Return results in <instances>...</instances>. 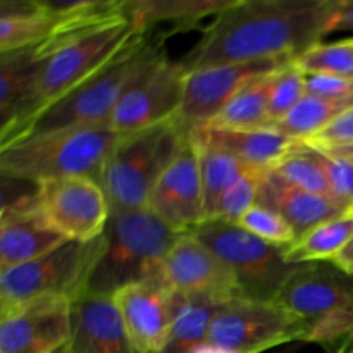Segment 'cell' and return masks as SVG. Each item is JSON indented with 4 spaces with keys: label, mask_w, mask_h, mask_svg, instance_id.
Wrapping results in <instances>:
<instances>
[{
    "label": "cell",
    "mask_w": 353,
    "mask_h": 353,
    "mask_svg": "<svg viewBox=\"0 0 353 353\" xmlns=\"http://www.w3.org/2000/svg\"><path fill=\"white\" fill-rule=\"evenodd\" d=\"M269 171L278 176V178H281L283 181L288 183V185L305 190V192L316 193V195L333 199L326 174H324L316 154H314L312 148L300 143V141H296L293 150L288 152L281 161L276 162Z\"/></svg>",
    "instance_id": "obj_30"
},
{
    "label": "cell",
    "mask_w": 353,
    "mask_h": 353,
    "mask_svg": "<svg viewBox=\"0 0 353 353\" xmlns=\"http://www.w3.org/2000/svg\"><path fill=\"white\" fill-rule=\"evenodd\" d=\"M305 92V74L293 64V61L274 74L269 92V121L271 128L281 123L300 102Z\"/></svg>",
    "instance_id": "obj_33"
},
{
    "label": "cell",
    "mask_w": 353,
    "mask_h": 353,
    "mask_svg": "<svg viewBox=\"0 0 353 353\" xmlns=\"http://www.w3.org/2000/svg\"><path fill=\"white\" fill-rule=\"evenodd\" d=\"M316 150H317V148H316ZM323 152H327V154L336 155V157H343V159H347V161L353 162V143L343 145V147L326 148V150H323Z\"/></svg>",
    "instance_id": "obj_40"
},
{
    "label": "cell",
    "mask_w": 353,
    "mask_h": 353,
    "mask_svg": "<svg viewBox=\"0 0 353 353\" xmlns=\"http://www.w3.org/2000/svg\"><path fill=\"white\" fill-rule=\"evenodd\" d=\"M38 57L33 48L0 54V124L2 131L26 114L33 97Z\"/></svg>",
    "instance_id": "obj_25"
},
{
    "label": "cell",
    "mask_w": 353,
    "mask_h": 353,
    "mask_svg": "<svg viewBox=\"0 0 353 353\" xmlns=\"http://www.w3.org/2000/svg\"><path fill=\"white\" fill-rule=\"evenodd\" d=\"M65 296H38L0 312V353H55L71 338Z\"/></svg>",
    "instance_id": "obj_14"
},
{
    "label": "cell",
    "mask_w": 353,
    "mask_h": 353,
    "mask_svg": "<svg viewBox=\"0 0 353 353\" xmlns=\"http://www.w3.org/2000/svg\"><path fill=\"white\" fill-rule=\"evenodd\" d=\"M195 134L207 143L226 150L248 168L269 171L296 145L295 140L285 137L272 128L265 130H214L199 128Z\"/></svg>",
    "instance_id": "obj_21"
},
{
    "label": "cell",
    "mask_w": 353,
    "mask_h": 353,
    "mask_svg": "<svg viewBox=\"0 0 353 353\" xmlns=\"http://www.w3.org/2000/svg\"><path fill=\"white\" fill-rule=\"evenodd\" d=\"M188 69L161 54L133 79L121 97L109 126L119 137L138 133L178 117L186 92Z\"/></svg>",
    "instance_id": "obj_11"
},
{
    "label": "cell",
    "mask_w": 353,
    "mask_h": 353,
    "mask_svg": "<svg viewBox=\"0 0 353 353\" xmlns=\"http://www.w3.org/2000/svg\"><path fill=\"white\" fill-rule=\"evenodd\" d=\"M119 134L110 126L72 128L24 138L0 148L2 176L40 183L86 176L100 183Z\"/></svg>",
    "instance_id": "obj_5"
},
{
    "label": "cell",
    "mask_w": 353,
    "mask_h": 353,
    "mask_svg": "<svg viewBox=\"0 0 353 353\" xmlns=\"http://www.w3.org/2000/svg\"><path fill=\"white\" fill-rule=\"evenodd\" d=\"M103 248V234L88 243L65 241L48 254L0 271V312L38 296L78 299L88 288Z\"/></svg>",
    "instance_id": "obj_8"
},
{
    "label": "cell",
    "mask_w": 353,
    "mask_h": 353,
    "mask_svg": "<svg viewBox=\"0 0 353 353\" xmlns=\"http://www.w3.org/2000/svg\"><path fill=\"white\" fill-rule=\"evenodd\" d=\"M148 209L179 234L193 233L205 223L200 159L192 131L186 133L178 154L159 178Z\"/></svg>",
    "instance_id": "obj_15"
},
{
    "label": "cell",
    "mask_w": 353,
    "mask_h": 353,
    "mask_svg": "<svg viewBox=\"0 0 353 353\" xmlns=\"http://www.w3.org/2000/svg\"><path fill=\"white\" fill-rule=\"evenodd\" d=\"M330 0H234L181 64L188 72L264 59H295L321 43Z\"/></svg>",
    "instance_id": "obj_1"
},
{
    "label": "cell",
    "mask_w": 353,
    "mask_h": 353,
    "mask_svg": "<svg viewBox=\"0 0 353 353\" xmlns=\"http://www.w3.org/2000/svg\"><path fill=\"white\" fill-rule=\"evenodd\" d=\"M257 203L285 217L295 230L296 240L312 228L353 210L330 196L316 195V193L288 185L271 171L265 172L262 179Z\"/></svg>",
    "instance_id": "obj_19"
},
{
    "label": "cell",
    "mask_w": 353,
    "mask_h": 353,
    "mask_svg": "<svg viewBox=\"0 0 353 353\" xmlns=\"http://www.w3.org/2000/svg\"><path fill=\"white\" fill-rule=\"evenodd\" d=\"M179 236L148 207L110 212L86 293L112 296L124 286L161 281L162 265Z\"/></svg>",
    "instance_id": "obj_3"
},
{
    "label": "cell",
    "mask_w": 353,
    "mask_h": 353,
    "mask_svg": "<svg viewBox=\"0 0 353 353\" xmlns=\"http://www.w3.org/2000/svg\"><path fill=\"white\" fill-rule=\"evenodd\" d=\"M343 341H347V343H350L352 345V347H353V333L352 334H348V336L347 338H345V340Z\"/></svg>",
    "instance_id": "obj_42"
},
{
    "label": "cell",
    "mask_w": 353,
    "mask_h": 353,
    "mask_svg": "<svg viewBox=\"0 0 353 353\" xmlns=\"http://www.w3.org/2000/svg\"><path fill=\"white\" fill-rule=\"evenodd\" d=\"M195 353H230V352H224V350H221V348L212 347V345H205V347L199 348Z\"/></svg>",
    "instance_id": "obj_41"
},
{
    "label": "cell",
    "mask_w": 353,
    "mask_h": 353,
    "mask_svg": "<svg viewBox=\"0 0 353 353\" xmlns=\"http://www.w3.org/2000/svg\"><path fill=\"white\" fill-rule=\"evenodd\" d=\"M161 283L171 293L228 302L243 296L236 276L200 238L185 233L165 257Z\"/></svg>",
    "instance_id": "obj_16"
},
{
    "label": "cell",
    "mask_w": 353,
    "mask_h": 353,
    "mask_svg": "<svg viewBox=\"0 0 353 353\" xmlns=\"http://www.w3.org/2000/svg\"><path fill=\"white\" fill-rule=\"evenodd\" d=\"M68 353H137L114 296L81 293L71 305Z\"/></svg>",
    "instance_id": "obj_18"
},
{
    "label": "cell",
    "mask_w": 353,
    "mask_h": 353,
    "mask_svg": "<svg viewBox=\"0 0 353 353\" xmlns=\"http://www.w3.org/2000/svg\"><path fill=\"white\" fill-rule=\"evenodd\" d=\"M171 330L161 353H195L209 345L210 327L224 302L181 293H171Z\"/></svg>",
    "instance_id": "obj_23"
},
{
    "label": "cell",
    "mask_w": 353,
    "mask_h": 353,
    "mask_svg": "<svg viewBox=\"0 0 353 353\" xmlns=\"http://www.w3.org/2000/svg\"><path fill=\"white\" fill-rule=\"evenodd\" d=\"M307 95L341 99L353 95V78L334 74H305Z\"/></svg>",
    "instance_id": "obj_37"
},
{
    "label": "cell",
    "mask_w": 353,
    "mask_h": 353,
    "mask_svg": "<svg viewBox=\"0 0 353 353\" xmlns=\"http://www.w3.org/2000/svg\"><path fill=\"white\" fill-rule=\"evenodd\" d=\"M186 133L171 121L119 137L100 176L110 212L147 209L159 178L178 154Z\"/></svg>",
    "instance_id": "obj_6"
},
{
    "label": "cell",
    "mask_w": 353,
    "mask_h": 353,
    "mask_svg": "<svg viewBox=\"0 0 353 353\" xmlns=\"http://www.w3.org/2000/svg\"><path fill=\"white\" fill-rule=\"evenodd\" d=\"M38 192V190H37ZM68 240L52 231L37 212V203L7 210L0 217V271L26 264Z\"/></svg>",
    "instance_id": "obj_20"
},
{
    "label": "cell",
    "mask_w": 353,
    "mask_h": 353,
    "mask_svg": "<svg viewBox=\"0 0 353 353\" xmlns=\"http://www.w3.org/2000/svg\"><path fill=\"white\" fill-rule=\"evenodd\" d=\"M276 302L307 324V343L338 345L353 333V276L333 262L293 265Z\"/></svg>",
    "instance_id": "obj_7"
},
{
    "label": "cell",
    "mask_w": 353,
    "mask_h": 353,
    "mask_svg": "<svg viewBox=\"0 0 353 353\" xmlns=\"http://www.w3.org/2000/svg\"><path fill=\"white\" fill-rule=\"evenodd\" d=\"M238 224L248 233L278 247L288 248L296 241V233L292 224L278 212L259 203H255Z\"/></svg>",
    "instance_id": "obj_34"
},
{
    "label": "cell",
    "mask_w": 353,
    "mask_h": 353,
    "mask_svg": "<svg viewBox=\"0 0 353 353\" xmlns=\"http://www.w3.org/2000/svg\"><path fill=\"white\" fill-rule=\"evenodd\" d=\"M265 172L268 171H262V169H250L245 172L234 185H231L223 193L209 221H223V223L231 224L240 223L241 217L257 203L259 188H261Z\"/></svg>",
    "instance_id": "obj_32"
},
{
    "label": "cell",
    "mask_w": 353,
    "mask_h": 353,
    "mask_svg": "<svg viewBox=\"0 0 353 353\" xmlns=\"http://www.w3.org/2000/svg\"><path fill=\"white\" fill-rule=\"evenodd\" d=\"M112 296L134 352L161 353L171 330V292L161 281H148L124 286Z\"/></svg>",
    "instance_id": "obj_17"
},
{
    "label": "cell",
    "mask_w": 353,
    "mask_h": 353,
    "mask_svg": "<svg viewBox=\"0 0 353 353\" xmlns=\"http://www.w3.org/2000/svg\"><path fill=\"white\" fill-rule=\"evenodd\" d=\"M55 353H68V352H65V348H62V350H59V352H55Z\"/></svg>",
    "instance_id": "obj_43"
},
{
    "label": "cell",
    "mask_w": 353,
    "mask_h": 353,
    "mask_svg": "<svg viewBox=\"0 0 353 353\" xmlns=\"http://www.w3.org/2000/svg\"><path fill=\"white\" fill-rule=\"evenodd\" d=\"M312 150L326 174L333 199L341 205L353 209V162L316 148Z\"/></svg>",
    "instance_id": "obj_35"
},
{
    "label": "cell",
    "mask_w": 353,
    "mask_h": 353,
    "mask_svg": "<svg viewBox=\"0 0 353 353\" xmlns=\"http://www.w3.org/2000/svg\"><path fill=\"white\" fill-rule=\"evenodd\" d=\"M57 23L52 2H9L0 7V54L26 50L43 43Z\"/></svg>",
    "instance_id": "obj_22"
},
{
    "label": "cell",
    "mask_w": 353,
    "mask_h": 353,
    "mask_svg": "<svg viewBox=\"0 0 353 353\" xmlns=\"http://www.w3.org/2000/svg\"><path fill=\"white\" fill-rule=\"evenodd\" d=\"M37 212L52 231L79 243L102 236L110 219V205L102 185L86 176L40 183Z\"/></svg>",
    "instance_id": "obj_12"
},
{
    "label": "cell",
    "mask_w": 353,
    "mask_h": 353,
    "mask_svg": "<svg viewBox=\"0 0 353 353\" xmlns=\"http://www.w3.org/2000/svg\"><path fill=\"white\" fill-rule=\"evenodd\" d=\"M307 324L276 300L236 296L217 310L209 345L230 353H261L290 341H305Z\"/></svg>",
    "instance_id": "obj_10"
},
{
    "label": "cell",
    "mask_w": 353,
    "mask_h": 353,
    "mask_svg": "<svg viewBox=\"0 0 353 353\" xmlns=\"http://www.w3.org/2000/svg\"><path fill=\"white\" fill-rule=\"evenodd\" d=\"M353 107V95L341 99L305 95L302 102L272 130L295 141H305L330 126L336 117Z\"/></svg>",
    "instance_id": "obj_29"
},
{
    "label": "cell",
    "mask_w": 353,
    "mask_h": 353,
    "mask_svg": "<svg viewBox=\"0 0 353 353\" xmlns=\"http://www.w3.org/2000/svg\"><path fill=\"white\" fill-rule=\"evenodd\" d=\"M274 74L255 79L243 90H240L221 109V112L203 128H214V130H265V128H271L269 92H271Z\"/></svg>",
    "instance_id": "obj_27"
},
{
    "label": "cell",
    "mask_w": 353,
    "mask_h": 353,
    "mask_svg": "<svg viewBox=\"0 0 353 353\" xmlns=\"http://www.w3.org/2000/svg\"><path fill=\"white\" fill-rule=\"evenodd\" d=\"M234 0H131L126 2L128 19L138 33L148 34L157 24L171 23L176 30L199 24L209 16L216 17Z\"/></svg>",
    "instance_id": "obj_24"
},
{
    "label": "cell",
    "mask_w": 353,
    "mask_h": 353,
    "mask_svg": "<svg viewBox=\"0 0 353 353\" xmlns=\"http://www.w3.org/2000/svg\"><path fill=\"white\" fill-rule=\"evenodd\" d=\"M137 34L138 31L131 21L124 17L76 37L43 41L33 47L40 62L30 107L16 124L0 131V137L28 123L38 112L68 95L72 88L92 78L103 65L117 57Z\"/></svg>",
    "instance_id": "obj_4"
},
{
    "label": "cell",
    "mask_w": 353,
    "mask_h": 353,
    "mask_svg": "<svg viewBox=\"0 0 353 353\" xmlns=\"http://www.w3.org/2000/svg\"><path fill=\"white\" fill-rule=\"evenodd\" d=\"M353 238V210L341 214L307 231L285 250L292 265L309 262H333Z\"/></svg>",
    "instance_id": "obj_26"
},
{
    "label": "cell",
    "mask_w": 353,
    "mask_h": 353,
    "mask_svg": "<svg viewBox=\"0 0 353 353\" xmlns=\"http://www.w3.org/2000/svg\"><path fill=\"white\" fill-rule=\"evenodd\" d=\"M193 234L230 265L247 299L274 300L293 269L285 247L261 240L240 224L207 221Z\"/></svg>",
    "instance_id": "obj_9"
},
{
    "label": "cell",
    "mask_w": 353,
    "mask_h": 353,
    "mask_svg": "<svg viewBox=\"0 0 353 353\" xmlns=\"http://www.w3.org/2000/svg\"><path fill=\"white\" fill-rule=\"evenodd\" d=\"M162 38L138 33L99 72L72 88L68 95L48 105L28 123L0 137V148L38 134L72 128L109 126L110 117L133 79L162 52Z\"/></svg>",
    "instance_id": "obj_2"
},
{
    "label": "cell",
    "mask_w": 353,
    "mask_h": 353,
    "mask_svg": "<svg viewBox=\"0 0 353 353\" xmlns=\"http://www.w3.org/2000/svg\"><path fill=\"white\" fill-rule=\"evenodd\" d=\"M192 137L196 145V150H199L203 200H205V221H209L214 212V207L217 205L223 193L231 185H234L245 172L254 168H248L247 164L238 161L234 155L228 154L223 148L207 143L205 140L196 137L195 131H192Z\"/></svg>",
    "instance_id": "obj_28"
},
{
    "label": "cell",
    "mask_w": 353,
    "mask_h": 353,
    "mask_svg": "<svg viewBox=\"0 0 353 353\" xmlns=\"http://www.w3.org/2000/svg\"><path fill=\"white\" fill-rule=\"evenodd\" d=\"M293 59H264L212 65L188 72L186 92L176 123L185 131L207 126L240 90L288 65Z\"/></svg>",
    "instance_id": "obj_13"
},
{
    "label": "cell",
    "mask_w": 353,
    "mask_h": 353,
    "mask_svg": "<svg viewBox=\"0 0 353 353\" xmlns=\"http://www.w3.org/2000/svg\"><path fill=\"white\" fill-rule=\"evenodd\" d=\"M300 143L307 145L310 148H317V150H326V148L343 147V145L353 143V107L341 114L340 117L333 121L330 126L324 128L312 138Z\"/></svg>",
    "instance_id": "obj_36"
},
{
    "label": "cell",
    "mask_w": 353,
    "mask_h": 353,
    "mask_svg": "<svg viewBox=\"0 0 353 353\" xmlns=\"http://www.w3.org/2000/svg\"><path fill=\"white\" fill-rule=\"evenodd\" d=\"M303 74H334L353 78V38L321 41L293 59Z\"/></svg>",
    "instance_id": "obj_31"
},
{
    "label": "cell",
    "mask_w": 353,
    "mask_h": 353,
    "mask_svg": "<svg viewBox=\"0 0 353 353\" xmlns=\"http://www.w3.org/2000/svg\"><path fill=\"white\" fill-rule=\"evenodd\" d=\"M336 33H353V0H330L323 41Z\"/></svg>",
    "instance_id": "obj_38"
},
{
    "label": "cell",
    "mask_w": 353,
    "mask_h": 353,
    "mask_svg": "<svg viewBox=\"0 0 353 353\" xmlns=\"http://www.w3.org/2000/svg\"><path fill=\"white\" fill-rule=\"evenodd\" d=\"M333 264L336 268H340L343 272H347V274L353 276V238L350 240V243L340 252V255L334 259Z\"/></svg>",
    "instance_id": "obj_39"
}]
</instances>
